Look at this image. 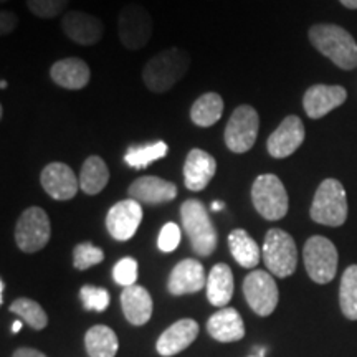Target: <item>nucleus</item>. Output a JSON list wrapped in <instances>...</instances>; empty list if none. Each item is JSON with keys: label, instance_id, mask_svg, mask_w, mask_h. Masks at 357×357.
<instances>
[{"label": "nucleus", "instance_id": "nucleus-34", "mask_svg": "<svg viewBox=\"0 0 357 357\" xmlns=\"http://www.w3.org/2000/svg\"><path fill=\"white\" fill-rule=\"evenodd\" d=\"M71 0H26V7L38 19H55L63 13Z\"/></svg>", "mask_w": 357, "mask_h": 357}, {"label": "nucleus", "instance_id": "nucleus-6", "mask_svg": "<svg viewBox=\"0 0 357 357\" xmlns=\"http://www.w3.org/2000/svg\"><path fill=\"white\" fill-rule=\"evenodd\" d=\"M261 258L273 276H291L298 265V250L293 236L281 229L268 230L261 247Z\"/></svg>", "mask_w": 357, "mask_h": 357}, {"label": "nucleus", "instance_id": "nucleus-16", "mask_svg": "<svg viewBox=\"0 0 357 357\" xmlns=\"http://www.w3.org/2000/svg\"><path fill=\"white\" fill-rule=\"evenodd\" d=\"M346 100V88L339 84H312L303 96V108L311 119H321L344 105Z\"/></svg>", "mask_w": 357, "mask_h": 357}, {"label": "nucleus", "instance_id": "nucleus-25", "mask_svg": "<svg viewBox=\"0 0 357 357\" xmlns=\"http://www.w3.org/2000/svg\"><path fill=\"white\" fill-rule=\"evenodd\" d=\"M229 248L234 260L238 263L240 266L252 270V268H255L258 263H260L261 250L258 247L255 240L250 236L247 230H231L229 234Z\"/></svg>", "mask_w": 357, "mask_h": 357}, {"label": "nucleus", "instance_id": "nucleus-26", "mask_svg": "<svg viewBox=\"0 0 357 357\" xmlns=\"http://www.w3.org/2000/svg\"><path fill=\"white\" fill-rule=\"evenodd\" d=\"M223 98L215 91L200 95L190 108V119L195 126L211 128L220 121L223 114Z\"/></svg>", "mask_w": 357, "mask_h": 357}, {"label": "nucleus", "instance_id": "nucleus-27", "mask_svg": "<svg viewBox=\"0 0 357 357\" xmlns=\"http://www.w3.org/2000/svg\"><path fill=\"white\" fill-rule=\"evenodd\" d=\"M79 189L86 195H98L109 182V169L100 155H89L79 172Z\"/></svg>", "mask_w": 357, "mask_h": 357}, {"label": "nucleus", "instance_id": "nucleus-3", "mask_svg": "<svg viewBox=\"0 0 357 357\" xmlns=\"http://www.w3.org/2000/svg\"><path fill=\"white\" fill-rule=\"evenodd\" d=\"M181 222L192 250L199 257H211L217 248V230L204 202L199 199H187L181 205Z\"/></svg>", "mask_w": 357, "mask_h": 357}, {"label": "nucleus", "instance_id": "nucleus-40", "mask_svg": "<svg viewBox=\"0 0 357 357\" xmlns=\"http://www.w3.org/2000/svg\"><path fill=\"white\" fill-rule=\"evenodd\" d=\"M223 207H225V204H223V202H213V204H212V211H215V212L222 211Z\"/></svg>", "mask_w": 357, "mask_h": 357}, {"label": "nucleus", "instance_id": "nucleus-42", "mask_svg": "<svg viewBox=\"0 0 357 357\" xmlns=\"http://www.w3.org/2000/svg\"><path fill=\"white\" fill-rule=\"evenodd\" d=\"M20 329H22V323H20V321H15V323L12 324V331L13 333H19Z\"/></svg>", "mask_w": 357, "mask_h": 357}, {"label": "nucleus", "instance_id": "nucleus-43", "mask_svg": "<svg viewBox=\"0 0 357 357\" xmlns=\"http://www.w3.org/2000/svg\"><path fill=\"white\" fill-rule=\"evenodd\" d=\"M7 82H6V79H2V82H0V88H2V89H7Z\"/></svg>", "mask_w": 357, "mask_h": 357}, {"label": "nucleus", "instance_id": "nucleus-44", "mask_svg": "<svg viewBox=\"0 0 357 357\" xmlns=\"http://www.w3.org/2000/svg\"><path fill=\"white\" fill-rule=\"evenodd\" d=\"M248 357H265V356H258V354H252V356H248Z\"/></svg>", "mask_w": 357, "mask_h": 357}, {"label": "nucleus", "instance_id": "nucleus-18", "mask_svg": "<svg viewBox=\"0 0 357 357\" xmlns=\"http://www.w3.org/2000/svg\"><path fill=\"white\" fill-rule=\"evenodd\" d=\"M215 172L217 160L212 154H208L204 149H199V147H194V149L189 151L184 162V169H182L187 189L192 192L205 190L211 184L213 176H215Z\"/></svg>", "mask_w": 357, "mask_h": 357}, {"label": "nucleus", "instance_id": "nucleus-13", "mask_svg": "<svg viewBox=\"0 0 357 357\" xmlns=\"http://www.w3.org/2000/svg\"><path fill=\"white\" fill-rule=\"evenodd\" d=\"M305 124L298 116H287L266 141L268 154L275 159H284L296 153L305 141Z\"/></svg>", "mask_w": 357, "mask_h": 357}, {"label": "nucleus", "instance_id": "nucleus-35", "mask_svg": "<svg viewBox=\"0 0 357 357\" xmlns=\"http://www.w3.org/2000/svg\"><path fill=\"white\" fill-rule=\"evenodd\" d=\"M113 280L119 287H134L137 280V261L131 257L121 258L113 268Z\"/></svg>", "mask_w": 357, "mask_h": 357}, {"label": "nucleus", "instance_id": "nucleus-32", "mask_svg": "<svg viewBox=\"0 0 357 357\" xmlns=\"http://www.w3.org/2000/svg\"><path fill=\"white\" fill-rule=\"evenodd\" d=\"M105 260V252L91 242L78 243L73 250V266L77 270H88V268L100 265Z\"/></svg>", "mask_w": 357, "mask_h": 357}, {"label": "nucleus", "instance_id": "nucleus-21", "mask_svg": "<svg viewBox=\"0 0 357 357\" xmlns=\"http://www.w3.org/2000/svg\"><path fill=\"white\" fill-rule=\"evenodd\" d=\"M50 78L56 86L78 91V89L86 88L91 79V70L82 58L68 56L52 65Z\"/></svg>", "mask_w": 357, "mask_h": 357}, {"label": "nucleus", "instance_id": "nucleus-23", "mask_svg": "<svg viewBox=\"0 0 357 357\" xmlns=\"http://www.w3.org/2000/svg\"><path fill=\"white\" fill-rule=\"evenodd\" d=\"M121 306L128 323L132 326H144L151 319L154 310L153 298L141 284H134V287L123 289Z\"/></svg>", "mask_w": 357, "mask_h": 357}, {"label": "nucleus", "instance_id": "nucleus-41", "mask_svg": "<svg viewBox=\"0 0 357 357\" xmlns=\"http://www.w3.org/2000/svg\"><path fill=\"white\" fill-rule=\"evenodd\" d=\"M3 293H6V283L0 281V303H3Z\"/></svg>", "mask_w": 357, "mask_h": 357}, {"label": "nucleus", "instance_id": "nucleus-17", "mask_svg": "<svg viewBox=\"0 0 357 357\" xmlns=\"http://www.w3.org/2000/svg\"><path fill=\"white\" fill-rule=\"evenodd\" d=\"M207 287L205 270L202 263L194 258H185L172 268L167 280V289L172 296H184V294L199 293Z\"/></svg>", "mask_w": 357, "mask_h": 357}, {"label": "nucleus", "instance_id": "nucleus-22", "mask_svg": "<svg viewBox=\"0 0 357 357\" xmlns=\"http://www.w3.org/2000/svg\"><path fill=\"white\" fill-rule=\"evenodd\" d=\"M207 333L218 342H235L245 337V324L235 307H222L207 321Z\"/></svg>", "mask_w": 357, "mask_h": 357}, {"label": "nucleus", "instance_id": "nucleus-7", "mask_svg": "<svg viewBox=\"0 0 357 357\" xmlns=\"http://www.w3.org/2000/svg\"><path fill=\"white\" fill-rule=\"evenodd\" d=\"M154 32L153 17L141 3H128L118 13V37L128 50H141L151 42Z\"/></svg>", "mask_w": 357, "mask_h": 357}, {"label": "nucleus", "instance_id": "nucleus-9", "mask_svg": "<svg viewBox=\"0 0 357 357\" xmlns=\"http://www.w3.org/2000/svg\"><path fill=\"white\" fill-rule=\"evenodd\" d=\"M303 260L307 276L318 284H326L334 280L337 271V250L329 238L314 235L307 238L303 248Z\"/></svg>", "mask_w": 357, "mask_h": 357}, {"label": "nucleus", "instance_id": "nucleus-8", "mask_svg": "<svg viewBox=\"0 0 357 357\" xmlns=\"http://www.w3.org/2000/svg\"><path fill=\"white\" fill-rule=\"evenodd\" d=\"M260 131V116L250 105L236 106L223 132L225 146L234 154H245L255 146Z\"/></svg>", "mask_w": 357, "mask_h": 357}, {"label": "nucleus", "instance_id": "nucleus-14", "mask_svg": "<svg viewBox=\"0 0 357 357\" xmlns=\"http://www.w3.org/2000/svg\"><path fill=\"white\" fill-rule=\"evenodd\" d=\"M61 30L71 42L89 47L101 42L105 24L101 19L82 10H70L61 17Z\"/></svg>", "mask_w": 357, "mask_h": 357}, {"label": "nucleus", "instance_id": "nucleus-33", "mask_svg": "<svg viewBox=\"0 0 357 357\" xmlns=\"http://www.w3.org/2000/svg\"><path fill=\"white\" fill-rule=\"evenodd\" d=\"M79 298H82L84 310L101 312L109 306V293L108 289L93 287V284H84L79 289Z\"/></svg>", "mask_w": 357, "mask_h": 357}, {"label": "nucleus", "instance_id": "nucleus-28", "mask_svg": "<svg viewBox=\"0 0 357 357\" xmlns=\"http://www.w3.org/2000/svg\"><path fill=\"white\" fill-rule=\"evenodd\" d=\"M84 347L89 357H114L119 347L118 336L108 326H93L84 336Z\"/></svg>", "mask_w": 357, "mask_h": 357}, {"label": "nucleus", "instance_id": "nucleus-38", "mask_svg": "<svg viewBox=\"0 0 357 357\" xmlns=\"http://www.w3.org/2000/svg\"><path fill=\"white\" fill-rule=\"evenodd\" d=\"M12 357H47V356L37 349H32V347H20V349L13 352Z\"/></svg>", "mask_w": 357, "mask_h": 357}, {"label": "nucleus", "instance_id": "nucleus-11", "mask_svg": "<svg viewBox=\"0 0 357 357\" xmlns=\"http://www.w3.org/2000/svg\"><path fill=\"white\" fill-rule=\"evenodd\" d=\"M243 294L252 311L261 318L270 316L278 306V287H276L273 275L268 271L255 270L245 276Z\"/></svg>", "mask_w": 357, "mask_h": 357}, {"label": "nucleus", "instance_id": "nucleus-45", "mask_svg": "<svg viewBox=\"0 0 357 357\" xmlns=\"http://www.w3.org/2000/svg\"><path fill=\"white\" fill-rule=\"evenodd\" d=\"M0 2H2V3H6V2H8V0H0Z\"/></svg>", "mask_w": 357, "mask_h": 357}, {"label": "nucleus", "instance_id": "nucleus-4", "mask_svg": "<svg viewBox=\"0 0 357 357\" xmlns=\"http://www.w3.org/2000/svg\"><path fill=\"white\" fill-rule=\"evenodd\" d=\"M310 215L326 227H341L347 218L346 189L336 178H324L312 199Z\"/></svg>", "mask_w": 357, "mask_h": 357}, {"label": "nucleus", "instance_id": "nucleus-19", "mask_svg": "<svg viewBox=\"0 0 357 357\" xmlns=\"http://www.w3.org/2000/svg\"><path fill=\"white\" fill-rule=\"evenodd\" d=\"M128 194L139 204L160 205L177 197V185L158 176H142L129 185Z\"/></svg>", "mask_w": 357, "mask_h": 357}, {"label": "nucleus", "instance_id": "nucleus-10", "mask_svg": "<svg viewBox=\"0 0 357 357\" xmlns=\"http://www.w3.org/2000/svg\"><path fill=\"white\" fill-rule=\"evenodd\" d=\"M52 236L50 218L42 207H29L15 225V243L22 252L37 253L47 247Z\"/></svg>", "mask_w": 357, "mask_h": 357}, {"label": "nucleus", "instance_id": "nucleus-37", "mask_svg": "<svg viewBox=\"0 0 357 357\" xmlns=\"http://www.w3.org/2000/svg\"><path fill=\"white\" fill-rule=\"evenodd\" d=\"M19 26V17L12 10H2L0 12V35L7 37V35L13 33Z\"/></svg>", "mask_w": 357, "mask_h": 357}, {"label": "nucleus", "instance_id": "nucleus-1", "mask_svg": "<svg viewBox=\"0 0 357 357\" xmlns=\"http://www.w3.org/2000/svg\"><path fill=\"white\" fill-rule=\"evenodd\" d=\"M190 55L184 48L171 47L154 55L142 68V82L151 93L171 91L190 68Z\"/></svg>", "mask_w": 357, "mask_h": 357}, {"label": "nucleus", "instance_id": "nucleus-2", "mask_svg": "<svg viewBox=\"0 0 357 357\" xmlns=\"http://www.w3.org/2000/svg\"><path fill=\"white\" fill-rule=\"evenodd\" d=\"M312 47L341 70L357 68V43L342 26L334 24H316L307 32Z\"/></svg>", "mask_w": 357, "mask_h": 357}, {"label": "nucleus", "instance_id": "nucleus-30", "mask_svg": "<svg viewBox=\"0 0 357 357\" xmlns=\"http://www.w3.org/2000/svg\"><path fill=\"white\" fill-rule=\"evenodd\" d=\"M339 305L347 319L357 321V265L346 268L339 287Z\"/></svg>", "mask_w": 357, "mask_h": 357}, {"label": "nucleus", "instance_id": "nucleus-36", "mask_svg": "<svg viewBox=\"0 0 357 357\" xmlns=\"http://www.w3.org/2000/svg\"><path fill=\"white\" fill-rule=\"evenodd\" d=\"M182 238V231L178 229L177 223L169 222L160 229V234L158 236V247L160 252L171 253L178 247Z\"/></svg>", "mask_w": 357, "mask_h": 357}, {"label": "nucleus", "instance_id": "nucleus-24", "mask_svg": "<svg viewBox=\"0 0 357 357\" xmlns=\"http://www.w3.org/2000/svg\"><path fill=\"white\" fill-rule=\"evenodd\" d=\"M207 300L217 307H227L234 296V273L227 263H217L207 276Z\"/></svg>", "mask_w": 357, "mask_h": 357}, {"label": "nucleus", "instance_id": "nucleus-20", "mask_svg": "<svg viewBox=\"0 0 357 357\" xmlns=\"http://www.w3.org/2000/svg\"><path fill=\"white\" fill-rule=\"evenodd\" d=\"M199 336V324L194 319H181L160 334L155 342V351L162 357L176 356L187 349Z\"/></svg>", "mask_w": 357, "mask_h": 357}, {"label": "nucleus", "instance_id": "nucleus-15", "mask_svg": "<svg viewBox=\"0 0 357 357\" xmlns=\"http://www.w3.org/2000/svg\"><path fill=\"white\" fill-rule=\"evenodd\" d=\"M40 184L52 199L70 200L78 194L79 178L68 164L50 162L40 174Z\"/></svg>", "mask_w": 357, "mask_h": 357}, {"label": "nucleus", "instance_id": "nucleus-31", "mask_svg": "<svg viewBox=\"0 0 357 357\" xmlns=\"http://www.w3.org/2000/svg\"><path fill=\"white\" fill-rule=\"evenodd\" d=\"M10 311L13 314L20 316L35 331H40L48 324V316L43 311V307L37 301L29 300V298H19V300L13 301L10 305Z\"/></svg>", "mask_w": 357, "mask_h": 357}, {"label": "nucleus", "instance_id": "nucleus-5", "mask_svg": "<svg viewBox=\"0 0 357 357\" xmlns=\"http://www.w3.org/2000/svg\"><path fill=\"white\" fill-rule=\"evenodd\" d=\"M252 202L265 220H281L289 208L288 192L275 174H261L253 181Z\"/></svg>", "mask_w": 357, "mask_h": 357}, {"label": "nucleus", "instance_id": "nucleus-39", "mask_svg": "<svg viewBox=\"0 0 357 357\" xmlns=\"http://www.w3.org/2000/svg\"><path fill=\"white\" fill-rule=\"evenodd\" d=\"M346 8H351V10H357V0H339Z\"/></svg>", "mask_w": 357, "mask_h": 357}, {"label": "nucleus", "instance_id": "nucleus-12", "mask_svg": "<svg viewBox=\"0 0 357 357\" xmlns=\"http://www.w3.org/2000/svg\"><path fill=\"white\" fill-rule=\"evenodd\" d=\"M142 222V207L137 200L124 199L114 204L106 215L108 234L118 242L131 240Z\"/></svg>", "mask_w": 357, "mask_h": 357}, {"label": "nucleus", "instance_id": "nucleus-29", "mask_svg": "<svg viewBox=\"0 0 357 357\" xmlns=\"http://www.w3.org/2000/svg\"><path fill=\"white\" fill-rule=\"evenodd\" d=\"M169 153V146L164 141L147 142V144L129 146L124 154V162L131 169H146L155 160L164 159Z\"/></svg>", "mask_w": 357, "mask_h": 357}]
</instances>
